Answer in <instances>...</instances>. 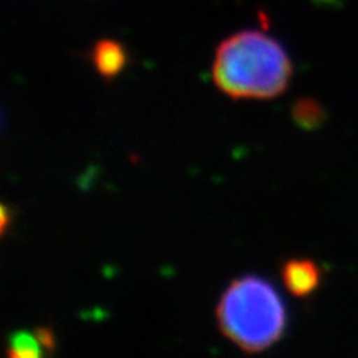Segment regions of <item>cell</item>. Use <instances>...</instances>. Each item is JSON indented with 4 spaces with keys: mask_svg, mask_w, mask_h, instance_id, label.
<instances>
[{
    "mask_svg": "<svg viewBox=\"0 0 358 358\" xmlns=\"http://www.w3.org/2000/svg\"><path fill=\"white\" fill-rule=\"evenodd\" d=\"M215 317L224 338L246 354H259L282 339L287 309L272 284L259 276H243L224 291Z\"/></svg>",
    "mask_w": 358,
    "mask_h": 358,
    "instance_id": "7a4b0ae2",
    "label": "cell"
},
{
    "mask_svg": "<svg viewBox=\"0 0 358 358\" xmlns=\"http://www.w3.org/2000/svg\"><path fill=\"white\" fill-rule=\"evenodd\" d=\"M36 338L41 343V346L43 348L45 354H52L55 350V338L54 333L48 329V327H38L35 330Z\"/></svg>",
    "mask_w": 358,
    "mask_h": 358,
    "instance_id": "52a82bcc",
    "label": "cell"
},
{
    "mask_svg": "<svg viewBox=\"0 0 358 358\" xmlns=\"http://www.w3.org/2000/svg\"><path fill=\"white\" fill-rule=\"evenodd\" d=\"M43 354L35 331H15L8 336L6 355L9 358H39Z\"/></svg>",
    "mask_w": 358,
    "mask_h": 358,
    "instance_id": "8992f818",
    "label": "cell"
},
{
    "mask_svg": "<svg viewBox=\"0 0 358 358\" xmlns=\"http://www.w3.org/2000/svg\"><path fill=\"white\" fill-rule=\"evenodd\" d=\"M291 118L296 126L303 130H317L327 120V112L318 100L312 97H300L291 106Z\"/></svg>",
    "mask_w": 358,
    "mask_h": 358,
    "instance_id": "5b68a950",
    "label": "cell"
},
{
    "mask_svg": "<svg viewBox=\"0 0 358 358\" xmlns=\"http://www.w3.org/2000/svg\"><path fill=\"white\" fill-rule=\"evenodd\" d=\"M8 221H9V212H8V208L6 205L2 206V234L6 233V229H8Z\"/></svg>",
    "mask_w": 358,
    "mask_h": 358,
    "instance_id": "ba28073f",
    "label": "cell"
},
{
    "mask_svg": "<svg viewBox=\"0 0 358 358\" xmlns=\"http://www.w3.org/2000/svg\"><path fill=\"white\" fill-rule=\"evenodd\" d=\"M282 282L291 294L299 299L312 296L321 285V267L308 259H294L284 263L281 268Z\"/></svg>",
    "mask_w": 358,
    "mask_h": 358,
    "instance_id": "3957f363",
    "label": "cell"
},
{
    "mask_svg": "<svg viewBox=\"0 0 358 358\" xmlns=\"http://www.w3.org/2000/svg\"><path fill=\"white\" fill-rule=\"evenodd\" d=\"M293 78V63L282 45L263 31L245 30L222 41L212 63V80L234 100H271Z\"/></svg>",
    "mask_w": 358,
    "mask_h": 358,
    "instance_id": "6da1fadb",
    "label": "cell"
},
{
    "mask_svg": "<svg viewBox=\"0 0 358 358\" xmlns=\"http://www.w3.org/2000/svg\"><path fill=\"white\" fill-rule=\"evenodd\" d=\"M315 3H320V5H334L338 3L339 0H313Z\"/></svg>",
    "mask_w": 358,
    "mask_h": 358,
    "instance_id": "9c48e42d",
    "label": "cell"
},
{
    "mask_svg": "<svg viewBox=\"0 0 358 358\" xmlns=\"http://www.w3.org/2000/svg\"><path fill=\"white\" fill-rule=\"evenodd\" d=\"M96 72L105 80H114L127 64V51L114 39H100L92 51Z\"/></svg>",
    "mask_w": 358,
    "mask_h": 358,
    "instance_id": "277c9868",
    "label": "cell"
}]
</instances>
